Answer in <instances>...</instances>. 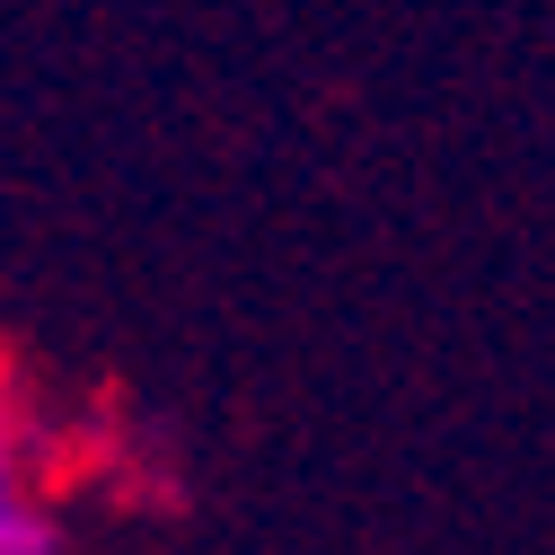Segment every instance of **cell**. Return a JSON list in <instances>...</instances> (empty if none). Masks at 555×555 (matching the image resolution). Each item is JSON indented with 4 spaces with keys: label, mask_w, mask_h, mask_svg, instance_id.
Returning a JSON list of instances; mask_svg holds the SVG:
<instances>
[]
</instances>
